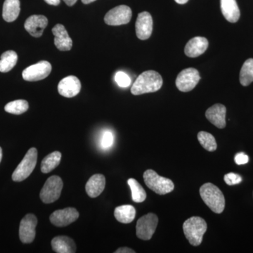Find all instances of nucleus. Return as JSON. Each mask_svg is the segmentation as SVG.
<instances>
[{
	"label": "nucleus",
	"instance_id": "nucleus-1",
	"mask_svg": "<svg viewBox=\"0 0 253 253\" xmlns=\"http://www.w3.org/2000/svg\"><path fill=\"white\" fill-rule=\"evenodd\" d=\"M163 85V78L154 71H147L141 73L131 88V94L141 95L156 92Z\"/></svg>",
	"mask_w": 253,
	"mask_h": 253
},
{
	"label": "nucleus",
	"instance_id": "nucleus-2",
	"mask_svg": "<svg viewBox=\"0 0 253 253\" xmlns=\"http://www.w3.org/2000/svg\"><path fill=\"white\" fill-rule=\"evenodd\" d=\"M200 195L211 211L221 214L225 208V199L220 189L212 184L206 183L200 189Z\"/></svg>",
	"mask_w": 253,
	"mask_h": 253
},
{
	"label": "nucleus",
	"instance_id": "nucleus-3",
	"mask_svg": "<svg viewBox=\"0 0 253 253\" xmlns=\"http://www.w3.org/2000/svg\"><path fill=\"white\" fill-rule=\"evenodd\" d=\"M207 229V223L200 217L189 218L183 224L184 235L189 244L194 246H199L201 244Z\"/></svg>",
	"mask_w": 253,
	"mask_h": 253
},
{
	"label": "nucleus",
	"instance_id": "nucleus-4",
	"mask_svg": "<svg viewBox=\"0 0 253 253\" xmlns=\"http://www.w3.org/2000/svg\"><path fill=\"white\" fill-rule=\"evenodd\" d=\"M144 180L146 185L157 194H169L174 189V183L171 179L158 175L152 169H148L144 172Z\"/></svg>",
	"mask_w": 253,
	"mask_h": 253
},
{
	"label": "nucleus",
	"instance_id": "nucleus-5",
	"mask_svg": "<svg viewBox=\"0 0 253 253\" xmlns=\"http://www.w3.org/2000/svg\"><path fill=\"white\" fill-rule=\"evenodd\" d=\"M38 162V150L31 148L28 150L21 162L12 174L13 181L20 182L27 179L36 168Z\"/></svg>",
	"mask_w": 253,
	"mask_h": 253
},
{
	"label": "nucleus",
	"instance_id": "nucleus-6",
	"mask_svg": "<svg viewBox=\"0 0 253 253\" xmlns=\"http://www.w3.org/2000/svg\"><path fill=\"white\" fill-rule=\"evenodd\" d=\"M63 181L59 176H51L44 183L40 194V197L46 204H52L61 196L63 189Z\"/></svg>",
	"mask_w": 253,
	"mask_h": 253
},
{
	"label": "nucleus",
	"instance_id": "nucleus-7",
	"mask_svg": "<svg viewBox=\"0 0 253 253\" xmlns=\"http://www.w3.org/2000/svg\"><path fill=\"white\" fill-rule=\"evenodd\" d=\"M158 223V218L154 213H149L143 216L136 222V236L139 239L149 241L154 235Z\"/></svg>",
	"mask_w": 253,
	"mask_h": 253
},
{
	"label": "nucleus",
	"instance_id": "nucleus-8",
	"mask_svg": "<svg viewBox=\"0 0 253 253\" xmlns=\"http://www.w3.org/2000/svg\"><path fill=\"white\" fill-rule=\"evenodd\" d=\"M201 80L199 72L194 68H186L179 73L176 86L179 91L188 92L194 89Z\"/></svg>",
	"mask_w": 253,
	"mask_h": 253
},
{
	"label": "nucleus",
	"instance_id": "nucleus-9",
	"mask_svg": "<svg viewBox=\"0 0 253 253\" xmlns=\"http://www.w3.org/2000/svg\"><path fill=\"white\" fill-rule=\"evenodd\" d=\"M132 13L129 6L120 5L110 10L104 17V21L109 26H121L130 21Z\"/></svg>",
	"mask_w": 253,
	"mask_h": 253
},
{
	"label": "nucleus",
	"instance_id": "nucleus-10",
	"mask_svg": "<svg viewBox=\"0 0 253 253\" xmlns=\"http://www.w3.org/2000/svg\"><path fill=\"white\" fill-rule=\"evenodd\" d=\"M51 71V63L46 61H42L26 68L23 71L22 76L26 81H39L47 77Z\"/></svg>",
	"mask_w": 253,
	"mask_h": 253
},
{
	"label": "nucleus",
	"instance_id": "nucleus-11",
	"mask_svg": "<svg viewBox=\"0 0 253 253\" xmlns=\"http://www.w3.org/2000/svg\"><path fill=\"white\" fill-rule=\"evenodd\" d=\"M38 219L34 214H28L23 218L19 227V237L23 244H31L36 235Z\"/></svg>",
	"mask_w": 253,
	"mask_h": 253
},
{
	"label": "nucleus",
	"instance_id": "nucleus-12",
	"mask_svg": "<svg viewBox=\"0 0 253 253\" xmlns=\"http://www.w3.org/2000/svg\"><path fill=\"white\" fill-rule=\"evenodd\" d=\"M79 215V212L76 208H67L54 211L50 215L49 219L54 226L64 227L77 220Z\"/></svg>",
	"mask_w": 253,
	"mask_h": 253
},
{
	"label": "nucleus",
	"instance_id": "nucleus-13",
	"mask_svg": "<svg viewBox=\"0 0 253 253\" xmlns=\"http://www.w3.org/2000/svg\"><path fill=\"white\" fill-rule=\"evenodd\" d=\"M136 34L141 41L149 39L153 32V18L147 11H144L138 15L136 19Z\"/></svg>",
	"mask_w": 253,
	"mask_h": 253
},
{
	"label": "nucleus",
	"instance_id": "nucleus-14",
	"mask_svg": "<svg viewBox=\"0 0 253 253\" xmlns=\"http://www.w3.org/2000/svg\"><path fill=\"white\" fill-rule=\"evenodd\" d=\"M81 89V83L77 77L68 76L60 81L58 91L64 97L72 98L77 96Z\"/></svg>",
	"mask_w": 253,
	"mask_h": 253
},
{
	"label": "nucleus",
	"instance_id": "nucleus-15",
	"mask_svg": "<svg viewBox=\"0 0 253 253\" xmlns=\"http://www.w3.org/2000/svg\"><path fill=\"white\" fill-rule=\"evenodd\" d=\"M48 25V19L42 15H33L25 22L24 28L34 38L42 36L43 32Z\"/></svg>",
	"mask_w": 253,
	"mask_h": 253
},
{
	"label": "nucleus",
	"instance_id": "nucleus-16",
	"mask_svg": "<svg viewBox=\"0 0 253 253\" xmlns=\"http://www.w3.org/2000/svg\"><path fill=\"white\" fill-rule=\"evenodd\" d=\"M54 36V44L60 51H70L72 49L73 41L62 24H56L52 28Z\"/></svg>",
	"mask_w": 253,
	"mask_h": 253
},
{
	"label": "nucleus",
	"instance_id": "nucleus-17",
	"mask_svg": "<svg viewBox=\"0 0 253 253\" xmlns=\"http://www.w3.org/2000/svg\"><path fill=\"white\" fill-rule=\"evenodd\" d=\"M226 109L224 105L217 104L213 105L206 111V118L214 126L223 129L226 126Z\"/></svg>",
	"mask_w": 253,
	"mask_h": 253
},
{
	"label": "nucleus",
	"instance_id": "nucleus-18",
	"mask_svg": "<svg viewBox=\"0 0 253 253\" xmlns=\"http://www.w3.org/2000/svg\"><path fill=\"white\" fill-rule=\"evenodd\" d=\"M209 42L204 37H195L188 42L184 49L186 56L191 58H196L204 54L207 50Z\"/></svg>",
	"mask_w": 253,
	"mask_h": 253
},
{
	"label": "nucleus",
	"instance_id": "nucleus-19",
	"mask_svg": "<svg viewBox=\"0 0 253 253\" xmlns=\"http://www.w3.org/2000/svg\"><path fill=\"white\" fill-rule=\"evenodd\" d=\"M106 186V178L101 174L91 176L86 182V194L91 198H96L104 191Z\"/></svg>",
	"mask_w": 253,
	"mask_h": 253
},
{
	"label": "nucleus",
	"instance_id": "nucleus-20",
	"mask_svg": "<svg viewBox=\"0 0 253 253\" xmlns=\"http://www.w3.org/2000/svg\"><path fill=\"white\" fill-rule=\"evenodd\" d=\"M51 247L57 253H74L76 252V245L74 241L68 236H59L51 241Z\"/></svg>",
	"mask_w": 253,
	"mask_h": 253
},
{
	"label": "nucleus",
	"instance_id": "nucleus-21",
	"mask_svg": "<svg viewBox=\"0 0 253 253\" xmlns=\"http://www.w3.org/2000/svg\"><path fill=\"white\" fill-rule=\"evenodd\" d=\"M221 10L223 16L230 23H236L240 18V10L236 0H221Z\"/></svg>",
	"mask_w": 253,
	"mask_h": 253
},
{
	"label": "nucleus",
	"instance_id": "nucleus-22",
	"mask_svg": "<svg viewBox=\"0 0 253 253\" xmlns=\"http://www.w3.org/2000/svg\"><path fill=\"white\" fill-rule=\"evenodd\" d=\"M21 11L19 0H5L2 16L6 22H13L18 17Z\"/></svg>",
	"mask_w": 253,
	"mask_h": 253
},
{
	"label": "nucleus",
	"instance_id": "nucleus-23",
	"mask_svg": "<svg viewBox=\"0 0 253 253\" xmlns=\"http://www.w3.org/2000/svg\"><path fill=\"white\" fill-rule=\"evenodd\" d=\"M114 216L119 222L129 224L136 217V210L131 205H123L115 209Z\"/></svg>",
	"mask_w": 253,
	"mask_h": 253
},
{
	"label": "nucleus",
	"instance_id": "nucleus-24",
	"mask_svg": "<svg viewBox=\"0 0 253 253\" xmlns=\"http://www.w3.org/2000/svg\"><path fill=\"white\" fill-rule=\"evenodd\" d=\"M61 153L59 151H54L47 155L41 163L42 172L46 174L51 172L55 168H57L61 161Z\"/></svg>",
	"mask_w": 253,
	"mask_h": 253
},
{
	"label": "nucleus",
	"instance_id": "nucleus-25",
	"mask_svg": "<svg viewBox=\"0 0 253 253\" xmlns=\"http://www.w3.org/2000/svg\"><path fill=\"white\" fill-rule=\"evenodd\" d=\"M18 61V55L14 51L3 53L0 59V72L7 73L14 68Z\"/></svg>",
	"mask_w": 253,
	"mask_h": 253
},
{
	"label": "nucleus",
	"instance_id": "nucleus-26",
	"mask_svg": "<svg viewBox=\"0 0 253 253\" xmlns=\"http://www.w3.org/2000/svg\"><path fill=\"white\" fill-rule=\"evenodd\" d=\"M127 182L131 189L133 201L138 204L144 202L146 199V193L141 184L133 178L128 179Z\"/></svg>",
	"mask_w": 253,
	"mask_h": 253
},
{
	"label": "nucleus",
	"instance_id": "nucleus-27",
	"mask_svg": "<svg viewBox=\"0 0 253 253\" xmlns=\"http://www.w3.org/2000/svg\"><path fill=\"white\" fill-rule=\"evenodd\" d=\"M253 82V59H248L240 73V83L243 86L249 85Z\"/></svg>",
	"mask_w": 253,
	"mask_h": 253
},
{
	"label": "nucleus",
	"instance_id": "nucleus-28",
	"mask_svg": "<svg viewBox=\"0 0 253 253\" xmlns=\"http://www.w3.org/2000/svg\"><path fill=\"white\" fill-rule=\"evenodd\" d=\"M29 108L28 102L26 100L19 99L11 101L5 106L4 110L6 112L11 114L21 115L28 111Z\"/></svg>",
	"mask_w": 253,
	"mask_h": 253
},
{
	"label": "nucleus",
	"instance_id": "nucleus-29",
	"mask_svg": "<svg viewBox=\"0 0 253 253\" xmlns=\"http://www.w3.org/2000/svg\"><path fill=\"white\" fill-rule=\"evenodd\" d=\"M198 139L201 146L207 151L212 152L217 149V145L215 138L211 133L204 131H200L198 134Z\"/></svg>",
	"mask_w": 253,
	"mask_h": 253
},
{
	"label": "nucleus",
	"instance_id": "nucleus-30",
	"mask_svg": "<svg viewBox=\"0 0 253 253\" xmlns=\"http://www.w3.org/2000/svg\"><path fill=\"white\" fill-rule=\"evenodd\" d=\"M115 81L121 87H127L131 84V79L128 75L123 71H119L115 76Z\"/></svg>",
	"mask_w": 253,
	"mask_h": 253
},
{
	"label": "nucleus",
	"instance_id": "nucleus-31",
	"mask_svg": "<svg viewBox=\"0 0 253 253\" xmlns=\"http://www.w3.org/2000/svg\"><path fill=\"white\" fill-rule=\"evenodd\" d=\"M113 141H114V135H113L112 131H104L102 137H101V147L103 149H109L113 146Z\"/></svg>",
	"mask_w": 253,
	"mask_h": 253
},
{
	"label": "nucleus",
	"instance_id": "nucleus-32",
	"mask_svg": "<svg viewBox=\"0 0 253 253\" xmlns=\"http://www.w3.org/2000/svg\"><path fill=\"white\" fill-rule=\"evenodd\" d=\"M224 179L226 184L229 186L239 184L243 180L242 177L239 174L233 172L228 173V174H225Z\"/></svg>",
	"mask_w": 253,
	"mask_h": 253
},
{
	"label": "nucleus",
	"instance_id": "nucleus-33",
	"mask_svg": "<svg viewBox=\"0 0 253 253\" xmlns=\"http://www.w3.org/2000/svg\"><path fill=\"white\" fill-rule=\"evenodd\" d=\"M234 161H235L236 164L241 166V165H245L249 163V158L244 153H239V154L236 155Z\"/></svg>",
	"mask_w": 253,
	"mask_h": 253
},
{
	"label": "nucleus",
	"instance_id": "nucleus-34",
	"mask_svg": "<svg viewBox=\"0 0 253 253\" xmlns=\"http://www.w3.org/2000/svg\"><path fill=\"white\" fill-rule=\"evenodd\" d=\"M134 250L129 249V248L124 247L118 249L117 251H115V253H135Z\"/></svg>",
	"mask_w": 253,
	"mask_h": 253
},
{
	"label": "nucleus",
	"instance_id": "nucleus-35",
	"mask_svg": "<svg viewBox=\"0 0 253 253\" xmlns=\"http://www.w3.org/2000/svg\"><path fill=\"white\" fill-rule=\"evenodd\" d=\"M47 4L53 5V6H57L60 4V0H44Z\"/></svg>",
	"mask_w": 253,
	"mask_h": 253
},
{
	"label": "nucleus",
	"instance_id": "nucleus-36",
	"mask_svg": "<svg viewBox=\"0 0 253 253\" xmlns=\"http://www.w3.org/2000/svg\"><path fill=\"white\" fill-rule=\"evenodd\" d=\"M63 1L68 6H71L76 4L78 0H63Z\"/></svg>",
	"mask_w": 253,
	"mask_h": 253
},
{
	"label": "nucleus",
	"instance_id": "nucleus-37",
	"mask_svg": "<svg viewBox=\"0 0 253 253\" xmlns=\"http://www.w3.org/2000/svg\"><path fill=\"white\" fill-rule=\"evenodd\" d=\"M174 1H175L176 3H178V4H184L187 3L189 0H174Z\"/></svg>",
	"mask_w": 253,
	"mask_h": 253
},
{
	"label": "nucleus",
	"instance_id": "nucleus-38",
	"mask_svg": "<svg viewBox=\"0 0 253 253\" xmlns=\"http://www.w3.org/2000/svg\"><path fill=\"white\" fill-rule=\"evenodd\" d=\"M95 1H96V0H82V2H83V4H88Z\"/></svg>",
	"mask_w": 253,
	"mask_h": 253
},
{
	"label": "nucleus",
	"instance_id": "nucleus-39",
	"mask_svg": "<svg viewBox=\"0 0 253 253\" xmlns=\"http://www.w3.org/2000/svg\"><path fill=\"white\" fill-rule=\"evenodd\" d=\"M1 159H2V149L0 147V163H1Z\"/></svg>",
	"mask_w": 253,
	"mask_h": 253
}]
</instances>
